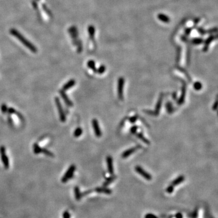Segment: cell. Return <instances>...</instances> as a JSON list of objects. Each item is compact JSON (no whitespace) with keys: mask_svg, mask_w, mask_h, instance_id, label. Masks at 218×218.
<instances>
[{"mask_svg":"<svg viewBox=\"0 0 218 218\" xmlns=\"http://www.w3.org/2000/svg\"><path fill=\"white\" fill-rule=\"evenodd\" d=\"M125 80L123 77H120L118 80V83H117V95L118 98L121 101L123 100V91H124V85Z\"/></svg>","mask_w":218,"mask_h":218,"instance_id":"6","label":"cell"},{"mask_svg":"<svg viewBox=\"0 0 218 218\" xmlns=\"http://www.w3.org/2000/svg\"><path fill=\"white\" fill-rule=\"evenodd\" d=\"M75 170H76V166L74 164L71 165L70 167L68 168V170H67V171H66L64 176L62 178V182H66L68 181L70 179H71L73 176V174L75 173Z\"/></svg>","mask_w":218,"mask_h":218,"instance_id":"3","label":"cell"},{"mask_svg":"<svg viewBox=\"0 0 218 218\" xmlns=\"http://www.w3.org/2000/svg\"><path fill=\"white\" fill-rule=\"evenodd\" d=\"M105 71V67L104 65H102L99 67L98 69L97 70V72L96 73H98L99 74H102L104 73Z\"/></svg>","mask_w":218,"mask_h":218,"instance_id":"27","label":"cell"},{"mask_svg":"<svg viewBox=\"0 0 218 218\" xmlns=\"http://www.w3.org/2000/svg\"><path fill=\"white\" fill-rule=\"evenodd\" d=\"M198 216V210L196 209L192 215V218H197Z\"/></svg>","mask_w":218,"mask_h":218,"instance_id":"34","label":"cell"},{"mask_svg":"<svg viewBox=\"0 0 218 218\" xmlns=\"http://www.w3.org/2000/svg\"><path fill=\"white\" fill-rule=\"evenodd\" d=\"M176 218H183V215H182L181 213H178L175 215Z\"/></svg>","mask_w":218,"mask_h":218,"instance_id":"36","label":"cell"},{"mask_svg":"<svg viewBox=\"0 0 218 218\" xmlns=\"http://www.w3.org/2000/svg\"><path fill=\"white\" fill-rule=\"evenodd\" d=\"M0 154H1V160H2V162L4 165V167L5 168L7 169L9 167V158H8L7 154H6V148L3 145L0 147Z\"/></svg>","mask_w":218,"mask_h":218,"instance_id":"4","label":"cell"},{"mask_svg":"<svg viewBox=\"0 0 218 218\" xmlns=\"http://www.w3.org/2000/svg\"><path fill=\"white\" fill-rule=\"evenodd\" d=\"M10 32L11 34V35H12L13 36H15L17 39L19 41H20L22 43V44L24 45L26 47L29 49L30 51H32V52L36 53L37 51V49L36 47L34 46V44H32L30 43L29 41L27 40L23 35H22L21 33H19L18 30H17L15 29H10Z\"/></svg>","mask_w":218,"mask_h":218,"instance_id":"1","label":"cell"},{"mask_svg":"<svg viewBox=\"0 0 218 218\" xmlns=\"http://www.w3.org/2000/svg\"><path fill=\"white\" fill-rule=\"evenodd\" d=\"M166 109H167L168 113H169V114H171L173 112V108L172 104L170 102H168L166 104Z\"/></svg>","mask_w":218,"mask_h":218,"instance_id":"22","label":"cell"},{"mask_svg":"<svg viewBox=\"0 0 218 218\" xmlns=\"http://www.w3.org/2000/svg\"><path fill=\"white\" fill-rule=\"evenodd\" d=\"M136 136L138 137V138L139 139H141V141H142V142H144L145 144H147V145H150V141H149V139H147L145 138L144 136L143 133H142V132H139V133H136Z\"/></svg>","mask_w":218,"mask_h":218,"instance_id":"17","label":"cell"},{"mask_svg":"<svg viewBox=\"0 0 218 218\" xmlns=\"http://www.w3.org/2000/svg\"><path fill=\"white\" fill-rule=\"evenodd\" d=\"M95 191L100 193H105L107 195H110L112 193V190L111 189L107 188V187H97L95 189Z\"/></svg>","mask_w":218,"mask_h":218,"instance_id":"12","label":"cell"},{"mask_svg":"<svg viewBox=\"0 0 218 218\" xmlns=\"http://www.w3.org/2000/svg\"><path fill=\"white\" fill-rule=\"evenodd\" d=\"M7 113H9V115H12V114H14V113H17V111H16L14 109V108L10 107V108H9V109H8Z\"/></svg>","mask_w":218,"mask_h":218,"instance_id":"30","label":"cell"},{"mask_svg":"<svg viewBox=\"0 0 218 218\" xmlns=\"http://www.w3.org/2000/svg\"><path fill=\"white\" fill-rule=\"evenodd\" d=\"M139 148H140L139 145H138V146L134 147H132L130 148V149H128V150H125V151H124V152L122 153V155H121L122 156V158H128L129 156H130L131 154H132L133 153H134L136 151H137Z\"/></svg>","mask_w":218,"mask_h":218,"instance_id":"8","label":"cell"},{"mask_svg":"<svg viewBox=\"0 0 218 218\" xmlns=\"http://www.w3.org/2000/svg\"><path fill=\"white\" fill-rule=\"evenodd\" d=\"M217 109H218V101L216 100V101H215V102L214 103L213 105L212 109L213 110H216Z\"/></svg>","mask_w":218,"mask_h":218,"instance_id":"35","label":"cell"},{"mask_svg":"<svg viewBox=\"0 0 218 218\" xmlns=\"http://www.w3.org/2000/svg\"><path fill=\"white\" fill-rule=\"evenodd\" d=\"M92 126H93V129H94L95 134L97 138H100L102 136V132L100 129V125H99L98 121L96 119H93L92 121Z\"/></svg>","mask_w":218,"mask_h":218,"instance_id":"7","label":"cell"},{"mask_svg":"<svg viewBox=\"0 0 218 218\" xmlns=\"http://www.w3.org/2000/svg\"><path fill=\"white\" fill-rule=\"evenodd\" d=\"M134 170L136 171L141 176L143 177L144 178H145L146 180L147 181H151L152 179V176L150 173H149L148 172H147L146 171L139 166H137L134 167Z\"/></svg>","mask_w":218,"mask_h":218,"instance_id":"5","label":"cell"},{"mask_svg":"<svg viewBox=\"0 0 218 218\" xmlns=\"http://www.w3.org/2000/svg\"><path fill=\"white\" fill-rule=\"evenodd\" d=\"M117 178V176L116 175H111V176H110L109 178H108L107 179L105 180V181L104 182L103 184V187H107L108 185H109L111 183H112Z\"/></svg>","mask_w":218,"mask_h":218,"instance_id":"15","label":"cell"},{"mask_svg":"<svg viewBox=\"0 0 218 218\" xmlns=\"http://www.w3.org/2000/svg\"><path fill=\"white\" fill-rule=\"evenodd\" d=\"M138 130V126L136 125H134L130 129V132L133 134H135L137 133V131Z\"/></svg>","mask_w":218,"mask_h":218,"instance_id":"26","label":"cell"},{"mask_svg":"<svg viewBox=\"0 0 218 218\" xmlns=\"http://www.w3.org/2000/svg\"><path fill=\"white\" fill-rule=\"evenodd\" d=\"M55 104H56V107H57V109L58 110V112H59L60 120L61 121V122H64L66 120V117L65 115V113H64V110H63V107H62L61 104V102L60 100H59V98L55 97Z\"/></svg>","mask_w":218,"mask_h":218,"instance_id":"2","label":"cell"},{"mask_svg":"<svg viewBox=\"0 0 218 218\" xmlns=\"http://www.w3.org/2000/svg\"><path fill=\"white\" fill-rule=\"evenodd\" d=\"M63 217L64 218H70V213H68V211H65L63 214Z\"/></svg>","mask_w":218,"mask_h":218,"instance_id":"33","label":"cell"},{"mask_svg":"<svg viewBox=\"0 0 218 218\" xmlns=\"http://www.w3.org/2000/svg\"><path fill=\"white\" fill-rule=\"evenodd\" d=\"M87 66L89 67L90 69H92V70H93L95 73L97 72V69H96V67H95V62L93 60H90L89 61H88L87 63Z\"/></svg>","mask_w":218,"mask_h":218,"instance_id":"18","label":"cell"},{"mask_svg":"<svg viewBox=\"0 0 218 218\" xmlns=\"http://www.w3.org/2000/svg\"><path fill=\"white\" fill-rule=\"evenodd\" d=\"M59 93H60V95L62 97V98L64 100L66 105H68V107H72L73 105V104L72 102L70 101V100L68 98L67 95H66V93H65V91L63 90H61L59 91Z\"/></svg>","mask_w":218,"mask_h":218,"instance_id":"11","label":"cell"},{"mask_svg":"<svg viewBox=\"0 0 218 218\" xmlns=\"http://www.w3.org/2000/svg\"><path fill=\"white\" fill-rule=\"evenodd\" d=\"M138 118H139V116H138V115H135L129 117V121L131 124H134L136 122L137 120L138 119Z\"/></svg>","mask_w":218,"mask_h":218,"instance_id":"25","label":"cell"},{"mask_svg":"<svg viewBox=\"0 0 218 218\" xmlns=\"http://www.w3.org/2000/svg\"><path fill=\"white\" fill-rule=\"evenodd\" d=\"M162 100H163V95L161 94V95H160L159 100H158V102H157L156 105L155 110H154V112H153V115H154L157 116V115H159V112H160V110H161V106H162Z\"/></svg>","mask_w":218,"mask_h":218,"instance_id":"10","label":"cell"},{"mask_svg":"<svg viewBox=\"0 0 218 218\" xmlns=\"http://www.w3.org/2000/svg\"><path fill=\"white\" fill-rule=\"evenodd\" d=\"M75 198L77 201H80L82 197V194L81 193L80 188L78 187H76L75 188Z\"/></svg>","mask_w":218,"mask_h":218,"instance_id":"19","label":"cell"},{"mask_svg":"<svg viewBox=\"0 0 218 218\" xmlns=\"http://www.w3.org/2000/svg\"><path fill=\"white\" fill-rule=\"evenodd\" d=\"M75 83H76V82H75V80H70L69 81L67 82L66 84H64V86L63 87V89L62 90L64 91L70 89V88H72V87H73L74 85H75Z\"/></svg>","mask_w":218,"mask_h":218,"instance_id":"14","label":"cell"},{"mask_svg":"<svg viewBox=\"0 0 218 218\" xmlns=\"http://www.w3.org/2000/svg\"><path fill=\"white\" fill-rule=\"evenodd\" d=\"M184 180H185L184 176L181 175L179 176H178L177 178H176L174 181H173L172 182H171V185H173V186L178 185H179V184L181 183V182H183Z\"/></svg>","mask_w":218,"mask_h":218,"instance_id":"16","label":"cell"},{"mask_svg":"<svg viewBox=\"0 0 218 218\" xmlns=\"http://www.w3.org/2000/svg\"><path fill=\"white\" fill-rule=\"evenodd\" d=\"M83 129H82L81 128V127L76 128V130H75V132H74L73 133L74 136H75V138H78V137H80V136L83 134Z\"/></svg>","mask_w":218,"mask_h":218,"instance_id":"20","label":"cell"},{"mask_svg":"<svg viewBox=\"0 0 218 218\" xmlns=\"http://www.w3.org/2000/svg\"><path fill=\"white\" fill-rule=\"evenodd\" d=\"M41 153H43L44 154H46V155L47 156H50V157H53L54 156V154H53L51 151H50L49 150H48L47 149H45V148L41 149Z\"/></svg>","mask_w":218,"mask_h":218,"instance_id":"24","label":"cell"},{"mask_svg":"<svg viewBox=\"0 0 218 218\" xmlns=\"http://www.w3.org/2000/svg\"><path fill=\"white\" fill-rule=\"evenodd\" d=\"M8 120H9V123H10V124H11V125H12V120L11 117L9 116V117H8Z\"/></svg>","mask_w":218,"mask_h":218,"instance_id":"37","label":"cell"},{"mask_svg":"<svg viewBox=\"0 0 218 218\" xmlns=\"http://www.w3.org/2000/svg\"><path fill=\"white\" fill-rule=\"evenodd\" d=\"M193 88L195 90L197 91L201 90L202 89V83L199 81L195 82V83L193 84Z\"/></svg>","mask_w":218,"mask_h":218,"instance_id":"21","label":"cell"},{"mask_svg":"<svg viewBox=\"0 0 218 218\" xmlns=\"http://www.w3.org/2000/svg\"><path fill=\"white\" fill-rule=\"evenodd\" d=\"M1 111H2V113L5 114V113H7L8 108H7V105H6V104H2V105H1Z\"/></svg>","mask_w":218,"mask_h":218,"instance_id":"28","label":"cell"},{"mask_svg":"<svg viewBox=\"0 0 218 218\" xmlns=\"http://www.w3.org/2000/svg\"><path fill=\"white\" fill-rule=\"evenodd\" d=\"M174 191V186L173 185H170L166 189V191L169 194H171V193L173 192Z\"/></svg>","mask_w":218,"mask_h":218,"instance_id":"29","label":"cell"},{"mask_svg":"<svg viewBox=\"0 0 218 218\" xmlns=\"http://www.w3.org/2000/svg\"><path fill=\"white\" fill-rule=\"evenodd\" d=\"M107 164L108 171L109 173L111 175H113L114 173V169H113V158L110 156H108L106 158Z\"/></svg>","mask_w":218,"mask_h":218,"instance_id":"9","label":"cell"},{"mask_svg":"<svg viewBox=\"0 0 218 218\" xmlns=\"http://www.w3.org/2000/svg\"><path fill=\"white\" fill-rule=\"evenodd\" d=\"M185 95H186V86L185 85H183L182 88V93L181 95L180 98H179V100L178 101V105H182L184 104L185 101Z\"/></svg>","mask_w":218,"mask_h":218,"instance_id":"13","label":"cell"},{"mask_svg":"<svg viewBox=\"0 0 218 218\" xmlns=\"http://www.w3.org/2000/svg\"><path fill=\"white\" fill-rule=\"evenodd\" d=\"M88 32H89L90 35H93V34H94V28H93V27L90 26L89 28H88Z\"/></svg>","mask_w":218,"mask_h":218,"instance_id":"32","label":"cell"},{"mask_svg":"<svg viewBox=\"0 0 218 218\" xmlns=\"http://www.w3.org/2000/svg\"><path fill=\"white\" fill-rule=\"evenodd\" d=\"M145 218H158L156 215H153L151 213H147V215H145Z\"/></svg>","mask_w":218,"mask_h":218,"instance_id":"31","label":"cell"},{"mask_svg":"<svg viewBox=\"0 0 218 218\" xmlns=\"http://www.w3.org/2000/svg\"><path fill=\"white\" fill-rule=\"evenodd\" d=\"M173 100H176V93H174L173 95Z\"/></svg>","mask_w":218,"mask_h":218,"instance_id":"38","label":"cell"},{"mask_svg":"<svg viewBox=\"0 0 218 218\" xmlns=\"http://www.w3.org/2000/svg\"><path fill=\"white\" fill-rule=\"evenodd\" d=\"M41 148L38 145V144L35 143L34 144V152L35 154H39L41 153Z\"/></svg>","mask_w":218,"mask_h":218,"instance_id":"23","label":"cell"}]
</instances>
